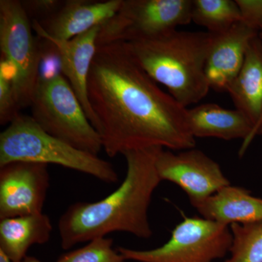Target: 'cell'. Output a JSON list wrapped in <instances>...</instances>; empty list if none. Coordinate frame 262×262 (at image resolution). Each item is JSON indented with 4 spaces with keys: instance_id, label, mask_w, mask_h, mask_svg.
<instances>
[{
    "instance_id": "cell-21",
    "label": "cell",
    "mask_w": 262,
    "mask_h": 262,
    "mask_svg": "<svg viewBox=\"0 0 262 262\" xmlns=\"http://www.w3.org/2000/svg\"><path fill=\"white\" fill-rule=\"evenodd\" d=\"M14 72L8 62L0 59V124L10 123L20 110L13 85Z\"/></svg>"
},
{
    "instance_id": "cell-11",
    "label": "cell",
    "mask_w": 262,
    "mask_h": 262,
    "mask_svg": "<svg viewBox=\"0 0 262 262\" xmlns=\"http://www.w3.org/2000/svg\"><path fill=\"white\" fill-rule=\"evenodd\" d=\"M32 25L38 37L49 41L56 48L61 60L62 75L77 95L88 118L96 129L97 121L89 103L88 82L97 51V39L101 26L70 40H59L47 35L37 20H33Z\"/></svg>"
},
{
    "instance_id": "cell-17",
    "label": "cell",
    "mask_w": 262,
    "mask_h": 262,
    "mask_svg": "<svg viewBox=\"0 0 262 262\" xmlns=\"http://www.w3.org/2000/svg\"><path fill=\"white\" fill-rule=\"evenodd\" d=\"M53 225L45 213L0 220V251L12 262L22 261L34 245L51 239Z\"/></svg>"
},
{
    "instance_id": "cell-22",
    "label": "cell",
    "mask_w": 262,
    "mask_h": 262,
    "mask_svg": "<svg viewBox=\"0 0 262 262\" xmlns=\"http://www.w3.org/2000/svg\"><path fill=\"white\" fill-rule=\"evenodd\" d=\"M64 1L61 0H24L20 1L24 11L31 21H45L51 18L60 8Z\"/></svg>"
},
{
    "instance_id": "cell-5",
    "label": "cell",
    "mask_w": 262,
    "mask_h": 262,
    "mask_svg": "<svg viewBox=\"0 0 262 262\" xmlns=\"http://www.w3.org/2000/svg\"><path fill=\"white\" fill-rule=\"evenodd\" d=\"M32 116L48 134L98 155L102 141L63 75L39 78L30 104Z\"/></svg>"
},
{
    "instance_id": "cell-27",
    "label": "cell",
    "mask_w": 262,
    "mask_h": 262,
    "mask_svg": "<svg viewBox=\"0 0 262 262\" xmlns=\"http://www.w3.org/2000/svg\"><path fill=\"white\" fill-rule=\"evenodd\" d=\"M261 122H262V116H261Z\"/></svg>"
},
{
    "instance_id": "cell-8",
    "label": "cell",
    "mask_w": 262,
    "mask_h": 262,
    "mask_svg": "<svg viewBox=\"0 0 262 262\" xmlns=\"http://www.w3.org/2000/svg\"><path fill=\"white\" fill-rule=\"evenodd\" d=\"M20 1H0L1 58L14 72L13 85L20 110L30 106L39 80L41 47Z\"/></svg>"
},
{
    "instance_id": "cell-12",
    "label": "cell",
    "mask_w": 262,
    "mask_h": 262,
    "mask_svg": "<svg viewBox=\"0 0 262 262\" xmlns=\"http://www.w3.org/2000/svg\"><path fill=\"white\" fill-rule=\"evenodd\" d=\"M258 33L242 22L222 34H215L206 65V75L210 89L228 91L238 75L250 42Z\"/></svg>"
},
{
    "instance_id": "cell-10",
    "label": "cell",
    "mask_w": 262,
    "mask_h": 262,
    "mask_svg": "<svg viewBox=\"0 0 262 262\" xmlns=\"http://www.w3.org/2000/svg\"><path fill=\"white\" fill-rule=\"evenodd\" d=\"M48 166L28 162L0 166V220L43 213L51 180Z\"/></svg>"
},
{
    "instance_id": "cell-26",
    "label": "cell",
    "mask_w": 262,
    "mask_h": 262,
    "mask_svg": "<svg viewBox=\"0 0 262 262\" xmlns=\"http://www.w3.org/2000/svg\"><path fill=\"white\" fill-rule=\"evenodd\" d=\"M258 37H259L260 39H261L262 42V32H260L259 34H258Z\"/></svg>"
},
{
    "instance_id": "cell-24",
    "label": "cell",
    "mask_w": 262,
    "mask_h": 262,
    "mask_svg": "<svg viewBox=\"0 0 262 262\" xmlns=\"http://www.w3.org/2000/svg\"><path fill=\"white\" fill-rule=\"evenodd\" d=\"M19 262H42L37 259V258L34 257V256H26L22 261Z\"/></svg>"
},
{
    "instance_id": "cell-9",
    "label": "cell",
    "mask_w": 262,
    "mask_h": 262,
    "mask_svg": "<svg viewBox=\"0 0 262 262\" xmlns=\"http://www.w3.org/2000/svg\"><path fill=\"white\" fill-rule=\"evenodd\" d=\"M156 168L162 182L168 181L180 187L193 207L230 185L220 165L195 148L179 153L160 149Z\"/></svg>"
},
{
    "instance_id": "cell-19",
    "label": "cell",
    "mask_w": 262,
    "mask_h": 262,
    "mask_svg": "<svg viewBox=\"0 0 262 262\" xmlns=\"http://www.w3.org/2000/svg\"><path fill=\"white\" fill-rule=\"evenodd\" d=\"M230 256L222 262H262V222L233 224Z\"/></svg>"
},
{
    "instance_id": "cell-4",
    "label": "cell",
    "mask_w": 262,
    "mask_h": 262,
    "mask_svg": "<svg viewBox=\"0 0 262 262\" xmlns=\"http://www.w3.org/2000/svg\"><path fill=\"white\" fill-rule=\"evenodd\" d=\"M13 162L55 164L108 184L119 180L113 164L48 134L21 114L0 134V166Z\"/></svg>"
},
{
    "instance_id": "cell-2",
    "label": "cell",
    "mask_w": 262,
    "mask_h": 262,
    "mask_svg": "<svg viewBox=\"0 0 262 262\" xmlns=\"http://www.w3.org/2000/svg\"><path fill=\"white\" fill-rule=\"evenodd\" d=\"M161 149L155 146L125 151L122 155L126 160V174L114 192L100 201L77 202L68 207L58 222L63 249L113 232L142 239L152 236L149 209L162 182L156 168L157 155Z\"/></svg>"
},
{
    "instance_id": "cell-23",
    "label": "cell",
    "mask_w": 262,
    "mask_h": 262,
    "mask_svg": "<svg viewBox=\"0 0 262 262\" xmlns=\"http://www.w3.org/2000/svg\"><path fill=\"white\" fill-rule=\"evenodd\" d=\"M241 21L258 34L262 32V0H235Z\"/></svg>"
},
{
    "instance_id": "cell-7",
    "label": "cell",
    "mask_w": 262,
    "mask_h": 262,
    "mask_svg": "<svg viewBox=\"0 0 262 262\" xmlns=\"http://www.w3.org/2000/svg\"><path fill=\"white\" fill-rule=\"evenodd\" d=\"M192 0H122L101 26L98 46L150 39L192 22Z\"/></svg>"
},
{
    "instance_id": "cell-15",
    "label": "cell",
    "mask_w": 262,
    "mask_h": 262,
    "mask_svg": "<svg viewBox=\"0 0 262 262\" xmlns=\"http://www.w3.org/2000/svg\"><path fill=\"white\" fill-rule=\"evenodd\" d=\"M236 110L253 125V137L262 134V42L253 38L248 46L242 69L229 88Z\"/></svg>"
},
{
    "instance_id": "cell-14",
    "label": "cell",
    "mask_w": 262,
    "mask_h": 262,
    "mask_svg": "<svg viewBox=\"0 0 262 262\" xmlns=\"http://www.w3.org/2000/svg\"><path fill=\"white\" fill-rule=\"evenodd\" d=\"M187 117L189 130L194 139H244L239 156L244 155L254 139L253 124L239 110H227L215 103H203L187 108Z\"/></svg>"
},
{
    "instance_id": "cell-25",
    "label": "cell",
    "mask_w": 262,
    "mask_h": 262,
    "mask_svg": "<svg viewBox=\"0 0 262 262\" xmlns=\"http://www.w3.org/2000/svg\"><path fill=\"white\" fill-rule=\"evenodd\" d=\"M0 262H12L10 261L9 258L7 257L2 252V251H0Z\"/></svg>"
},
{
    "instance_id": "cell-1",
    "label": "cell",
    "mask_w": 262,
    "mask_h": 262,
    "mask_svg": "<svg viewBox=\"0 0 262 262\" xmlns=\"http://www.w3.org/2000/svg\"><path fill=\"white\" fill-rule=\"evenodd\" d=\"M88 94L96 130L110 158L155 146L175 151L195 148L188 108L160 89L125 43L98 46Z\"/></svg>"
},
{
    "instance_id": "cell-20",
    "label": "cell",
    "mask_w": 262,
    "mask_h": 262,
    "mask_svg": "<svg viewBox=\"0 0 262 262\" xmlns=\"http://www.w3.org/2000/svg\"><path fill=\"white\" fill-rule=\"evenodd\" d=\"M113 239L98 237L84 246L61 255L56 262H125L126 260L114 249Z\"/></svg>"
},
{
    "instance_id": "cell-18",
    "label": "cell",
    "mask_w": 262,
    "mask_h": 262,
    "mask_svg": "<svg viewBox=\"0 0 262 262\" xmlns=\"http://www.w3.org/2000/svg\"><path fill=\"white\" fill-rule=\"evenodd\" d=\"M192 21L212 34H222L241 21L235 0H192Z\"/></svg>"
},
{
    "instance_id": "cell-16",
    "label": "cell",
    "mask_w": 262,
    "mask_h": 262,
    "mask_svg": "<svg viewBox=\"0 0 262 262\" xmlns=\"http://www.w3.org/2000/svg\"><path fill=\"white\" fill-rule=\"evenodd\" d=\"M201 217L222 225L262 222V198L245 188L229 185L194 207Z\"/></svg>"
},
{
    "instance_id": "cell-3",
    "label": "cell",
    "mask_w": 262,
    "mask_h": 262,
    "mask_svg": "<svg viewBox=\"0 0 262 262\" xmlns=\"http://www.w3.org/2000/svg\"><path fill=\"white\" fill-rule=\"evenodd\" d=\"M215 35L176 29L158 37L123 43L146 73L187 108L206 97L211 89L206 65Z\"/></svg>"
},
{
    "instance_id": "cell-6",
    "label": "cell",
    "mask_w": 262,
    "mask_h": 262,
    "mask_svg": "<svg viewBox=\"0 0 262 262\" xmlns=\"http://www.w3.org/2000/svg\"><path fill=\"white\" fill-rule=\"evenodd\" d=\"M232 235L228 226L203 217H185L160 247L149 250L118 247L126 261L213 262L229 252Z\"/></svg>"
},
{
    "instance_id": "cell-13",
    "label": "cell",
    "mask_w": 262,
    "mask_h": 262,
    "mask_svg": "<svg viewBox=\"0 0 262 262\" xmlns=\"http://www.w3.org/2000/svg\"><path fill=\"white\" fill-rule=\"evenodd\" d=\"M122 2L67 0L51 18L39 23L50 37L70 40L103 25L117 13Z\"/></svg>"
}]
</instances>
